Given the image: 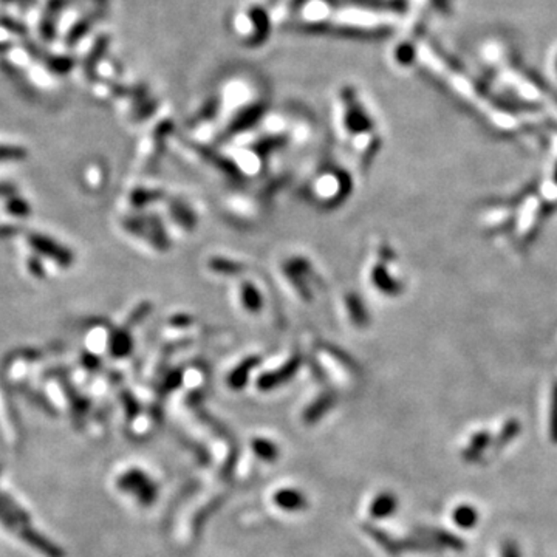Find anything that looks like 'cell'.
Masks as SVG:
<instances>
[{"mask_svg": "<svg viewBox=\"0 0 557 557\" xmlns=\"http://www.w3.org/2000/svg\"><path fill=\"white\" fill-rule=\"evenodd\" d=\"M245 265L239 262L236 259H229L227 256H214L209 257L208 262H206V271H208L211 276L215 277H232V276H239L241 271H244Z\"/></svg>", "mask_w": 557, "mask_h": 557, "instance_id": "9", "label": "cell"}, {"mask_svg": "<svg viewBox=\"0 0 557 557\" xmlns=\"http://www.w3.org/2000/svg\"><path fill=\"white\" fill-rule=\"evenodd\" d=\"M10 208L17 214V212H21V214H26V204L25 203H22V202H19V200H13L11 202V206H10ZM11 211V212H13Z\"/></svg>", "mask_w": 557, "mask_h": 557, "instance_id": "13", "label": "cell"}, {"mask_svg": "<svg viewBox=\"0 0 557 557\" xmlns=\"http://www.w3.org/2000/svg\"><path fill=\"white\" fill-rule=\"evenodd\" d=\"M232 301L234 307L248 318H257L265 311L266 296L262 285H259L254 278L241 277L232 286Z\"/></svg>", "mask_w": 557, "mask_h": 557, "instance_id": "6", "label": "cell"}, {"mask_svg": "<svg viewBox=\"0 0 557 557\" xmlns=\"http://www.w3.org/2000/svg\"><path fill=\"white\" fill-rule=\"evenodd\" d=\"M339 311L350 328L361 331L370 326L368 311L356 293L345 291L339 296Z\"/></svg>", "mask_w": 557, "mask_h": 557, "instance_id": "8", "label": "cell"}, {"mask_svg": "<svg viewBox=\"0 0 557 557\" xmlns=\"http://www.w3.org/2000/svg\"><path fill=\"white\" fill-rule=\"evenodd\" d=\"M308 191L318 203L336 204L338 202L345 200L350 191V183L340 170L323 169L311 179Z\"/></svg>", "mask_w": 557, "mask_h": 557, "instance_id": "5", "label": "cell"}, {"mask_svg": "<svg viewBox=\"0 0 557 557\" xmlns=\"http://www.w3.org/2000/svg\"><path fill=\"white\" fill-rule=\"evenodd\" d=\"M398 256L385 241L373 249L365 266L367 288L380 299H397L404 291V277Z\"/></svg>", "mask_w": 557, "mask_h": 557, "instance_id": "3", "label": "cell"}, {"mask_svg": "<svg viewBox=\"0 0 557 557\" xmlns=\"http://www.w3.org/2000/svg\"><path fill=\"white\" fill-rule=\"evenodd\" d=\"M26 157V152L21 147L0 146V160H21Z\"/></svg>", "mask_w": 557, "mask_h": 557, "instance_id": "11", "label": "cell"}, {"mask_svg": "<svg viewBox=\"0 0 557 557\" xmlns=\"http://www.w3.org/2000/svg\"><path fill=\"white\" fill-rule=\"evenodd\" d=\"M266 10L262 0H246L234 17V28L246 41H257V33L266 28Z\"/></svg>", "mask_w": 557, "mask_h": 557, "instance_id": "7", "label": "cell"}, {"mask_svg": "<svg viewBox=\"0 0 557 557\" xmlns=\"http://www.w3.org/2000/svg\"><path fill=\"white\" fill-rule=\"evenodd\" d=\"M299 14L305 24L340 30L381 31L397 26V13L393 10L336 0H305Z\"/></svg>", "mask_w": 557, "mask_h": 557, "instance_id": "1", "label": "cell"}, {"mask_svg": "<svg viewBox=\"0 0 557 557\" xmlns=\"http://www.w3.org/2000/svg\"><path fill=\"white\" fill-rule=\"evenodd\" d=\"M31 245L38 251H41L42 254L55 259L56 262H59L61 265L67 266L71 264V254L68 253V251L61 248L58 244H55V241L47 239V237H42L41 234H33Z\"/></svg>", "mask_w": 557, "mask_h": 557, "instance_id": "10", "label": "cell"}, {"mask_svg": "<svg viewBox=\"0 0 557 557\" xmlns=\"http://www.w3.org/2000/svg\"><path fill=\"white\" fill-rule=\"evenodd\" d=\"M281 497L283 499V505L285 506H296V505H299V501H301L299 494H298V496H296L294 492H283Z\"/></svg>", "mask_w": 557, "mask_h": 557, "instance_id": "12", "label": "cell"}, {"mask_svg": "<svg viewBox=\"0 0 557 557\" xmlns=\"http://www.w3.org/2000/svg\"><path fill=\"white\" fill-rule=\"evenodd\" d=\"M335 121L339 137L359 165L368 166L380 149V133L370 110L353 90L347 88L336 101Z\"/></svg>", "mask_w": 557, "mask_h": 557, "instance_id": "2", "label": "cell"}, {"mask_svg": "<svg viewBox=\"0 0 557 557\" xmlns=\"http://www.w3.org/2000/svg\"><path fill=\"white\" fill-rule=\"evenodd\" d=\"M277 278L282 283L283 290L294 301L302 303H311L314 299V288H322L318 271L314 269L311 260L302 256H288L277 264Z\"/></svg>", "mask_w": 557, "mask_h": 557, "instance_id": "4", "label": "cell"}]
</instances>
